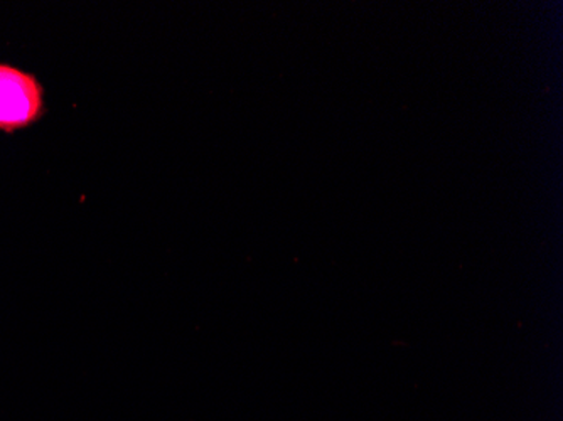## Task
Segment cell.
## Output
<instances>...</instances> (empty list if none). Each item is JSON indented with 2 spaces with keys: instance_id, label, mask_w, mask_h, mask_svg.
I'll use <instances>...</instances> for the list:
<instances>
[{
  "instance_id": "obj_1",
  "label": "cell",
  "mask_w": 563,
  "mask_h": 421,
  "mask_svg": "<svg viewBox=\"0 0 563 421\" xmlns=\"http://www.w3.org/2000/svg\"><path fill=\"white\" fill-rule=\"evenodd\" d=\"M46 90L34 73L0 62V132L18 134L46 115Z\"/></svg>"
}]
</instances>
